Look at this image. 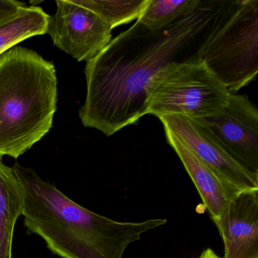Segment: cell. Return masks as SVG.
<instances>
[{
	"mask_svg": "<svg viewBox=\"0 0 258 258\" xmlns=\"http://www.w3.org/2000/svg\"><path fill=\"white\" fill-rule=\"evenodd\" d=\"M232 1L206 0L189 16L152 31L138 20L87 61L86 127L111 137L146 115L152 78L170 63L198 59L201 47Z\"/></svg>",
	"mask_w": 258,
	"mask_h": 258,
	"instance_id": "1",
	"label": "cell"
},
{
	"mask_svg": "<svg viewBox=\"0 0 258 258\" xmlns=\"http://www.w3.org/2000/svg\"><path fill=\"white\" fill-rule=\"evenodd\" d=\"M23 192L25 226L61 258H122L127 246L167 219L118 222L71 200L32 168L13 167Z\"/></svg>",
	"mask_w": 258,
	"mask_h": 258,
	"instance_id": "2",
	"label": "cell"
},
{
	"mask_svg": "<svg viewBox=\"0 0 258 258\" xmlns=\"http://www.w3.org/2000/svg\"><path fill=\"white\" fill-rule=\"evenodd\" d=\"M57 94L51 61L21 46L0 55V156L16 159L49 132Z\"/></svg>",
	"mask_w": 258,
	"mask_h": 258,
	"instance_id": "3",
	"label": "cell"
},
{
	"mask_svg": "<svg viewBox=\"0 0 258 258\" xmlns=\"http://www.w3.org/2000/svg\"><path fill=\"white\" fill-rule=\"evenodd\" d=\"M199 58L230 94L253 81L258 72V0L232 1Z\"/></svg>",
	"mask_w": 258,
	"mask_h": 258,
	"instance_id": "4",
	"label": "cell"
},
{
	"mask_svg": "<svg viewBox=\"0 0 258 258\" xmlns=\"http://www.w3.org/2000/svg\"><path fill=\"white\" fill-rule=\"evenodd\" d=\"M230 93L202 60L173 62L161 69L147 90L146 114L158 118H208L225 109Z\"/></svg>",
	"mask_w": 258,
	"mask_h": 258,
	"instance_id": "5",
	"label": "cell"
},
{
	"mask_svg": "<svg viewBox=\"0 0 258 258\" xmlns=\"http://www.w3.org/2000/svg\"><path fill=\"white\" fill-rule=\"evenodd\" d=\"M159 119L164 130L173 133L212 170L231 197L258 189V174L244 168L228 154L205 118L165 116Z\"/></svg>",
	"mask_w": 258,
	"mask_h": 258,
	"instance_id": "6",
	"label": "cell"
},
{
	"mask_svg": "<svg viewBox=\"0 0 258 258\" xmlns=\"http://www.w3.org/2000/svg\"><path fill=\"white\" fill-rule=\"evenodd\" d=\"M56 13L49 16L46 34L55 46L78 61H89L111 40L109 25L77 0H56Z\"/></svg>",
	"mask_w": 258,
	"mask_h": 258,
	"instance_id": "7",
	"label": "cell"
},
{
	"mask_svg": "<svg viewBox=\"0 0 258 258\" xmlns=\"http://www.w3.org/2000/svg\"><path fill=\"white\" fill-rule=\"evenodd\" d=\"M205 119L228 154L258 174V110L247 96L230 94L221 113Z\"/></svg>",
	"mask_w": 258,
	"mask_h": 258,
	"instance_id": "8",
	"label": "cell"
},
{
	"mask_svg": "<svg viewBox=\"0 0 258 258\" xmlns=\"http://www.w3.org/2000/svg\"><path fill=\"white\" fill-rule=\"evenodd\" d=\"M214 222L224 243L223 258H258V189L238 193Z\"/></svg>",
	"mask_w": 258,
	"mask_h": 258,
	"instance_id": "9",
	"label": "cell"
},
{
	"mask_svg": "<svg viewBox=\"0 0 258 258\" xmlns=\"http://www.w3.org/2000/svg\"><path fill=\"white\" fill-rule=\"evenodd\" d=\"M164 131L167 143L177 154L196 185L211 218L213 220H215L233 198L231 197L212 170L204 164L185 143L170 131L167 130H164Z\"/></svg>",
	"mask_w": 258,
	"mask_h": 258,
	"instance_id": "10",
	"label": "cell"
},
{
	"mask_svg": "<svg viewBox=\"0 0 258 258\" xmlns=\"http://www.w3.org/2000/svg\"><path fill=\"white\" fill-rule=\"evenodd\" d=\"M24 208L22 185L0 156V258H13L15 226Z\"/></svg>",
	"mask_w": 258,
	"mask_h": 258,
	"instance_id": "11",
	"label": "cell"
},
{
	"mask_svg": "<svg viewBox=\"0 0 258 258\" xmlns=\"http://www.w3.org/2000/svg\"><path fill=\"white\" fill-rule=\"evenodd\" d=\"M49 19L40 7L25 6L0 21V55L26 39L46 34Z\"/></svg>",
	"mask_w": 258,
	"mask_h": 258,
	"instance_id": "12",
	"label": "cell"
},
{
	"mask_svg": "<svg viewBox=\"0 0 258 258\" xmlns=\"http://www.w3.org/2000/svg\"><path fill=\"white\" fill-rule=\"evenodd\" d=\"M202 2V0H149L138 21L150 31H160L192 14Z\"/></svg>",
	"mask_w": 258,
	"mask_h": 258,
	"instance_id": "13",
	"label": "cell"
},
{
	"mask_svg": "<svg viewBox=\"0 0 258 258\" xmlns=\"http://www.w3.org/2000/svg\"><path fill=\"white\" fill-rule=\"evenodd\" d=\"M100 16L111 28L138 20L149 0H77Z\"/></svg>",
	"mask_w": 258,
	"mask_h": 258,
	"instance_id": "14",
	"label": "cell"
},
{
	"mask_svg": "<svg viewBox=\"0 0 258 258\" xmlns=\"http://www.w3.org/2000/svg\"><path fill=\"white\" fill-rule=\"evenodd\" d=\"M25 6V3L16 0H0V21L14 14Z\"/></svg>",
	"mask_w": 258,
	"mask_h": 258,
	"instance_id": "15",
	"label": "cell"
},
{
	"mask_svg": "<svg viewBox=\"0 0 258 258\" xmlns=\"http://www.w3.org/2000/svg\"><path fill=\"white\" fill-rule=\"evenodd\" d=\"M196 258H220L218 255L216 254L215 252L211 248H207L202 252V254Z\"/></svg>",
	"mask_w": 258,
	"mask_h": 258,
	"instance_id": "16",
	"label": "cell"
}]
</instances>
